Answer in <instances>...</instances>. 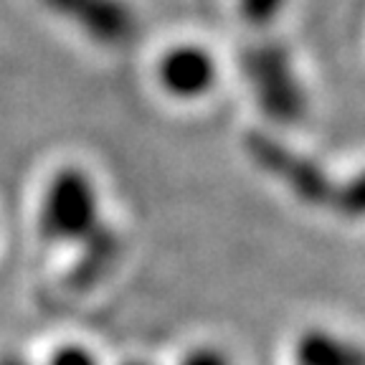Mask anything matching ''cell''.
Here are the masks:
<instances>
[{"label": "cell", "instance_id": "cell-1", "mask_svg": "<svg viewBox=\"0 0 365 365\" xmlns=\"http://www.w3.org/2000/svg\"><path fill=\"white\" fill-rule=\"evenodd\" d=\"M241 68L257 97L259 109L269 120L277 125L302 122L307 114V94L284 46L277 41L249 46L241 56Z\"/></svg>", "mask_w": 365, "mask_h": 365}, {"label": "cell", "instance_id": "cell-2", "mask_svg": "<svg viewBox=\"0 0 365 365\" xmlns=\"http://www.w3.org/2000/svg\"><path fill=\"white\" fill-rule=\"evenodd\" d=\"M102 226L99 193L91 175L81 168H61L48 180V188L41 203V234L48 241L89 239Z\"/></svg>", "mask_w": 365, "mask_h": 365}, {"label": "cell", "instance_id": "cell-3", "mask_svg": "<svg viewBox=\"0 0 365 365\" xmlns=\"http://www.w3.org/2000/svg\"><path fill=\"white\" fill-rule=\"evenodd\" d=\"M246 153L259 170L284 185L297 200L312 208H330L337 180H332L314 158L279 143L267 132H251L246 137Z\"/></svg>", "mask_w": 365, "mask_h": 365}, {"label": "cell", "instance_id": "cell-4", "mask_svg": "<svg viewBox=\"0 0 365 365\" xmlns=\"http://www.w3.org/2000/svg\"><path fill=\"white\" fill-rule=\"evenodd\" d=\"M41 3L102 48H125L140 34L137 13L127 0H41Z\"/></svg>", "mask_w": 365, "mask_h": 365}, {"label": "cell", "instance_id": "cell-5", "mask_svg": "<svg viewBox=\"0 0 365 365\" xmlns=\"http://www.w3.org/2000/svg\"><path fill=\"white\" fill-rule=\"evenodd\" d=\"M216 58L198 43L173 46L158 61V81L170 97L200 99L216 86Z\"/></svg>", "mask_w": 365, "mask_h": 365}, {"label": "cell", "instance_id": "cell-6", "mask_svg": "<svg viewBox=\"0 0 365 365\" xmlns=\"http://www.w3.org/2000/svg\"><path fill=\"white\" fill-rule=\"evenodd\" d=\"M294 365H365V348L327 330H307L297 337Z\"/></svg>", "mask_w": 365, "mask_h": 365}, {"label": "cell", "instance_id": "cell-7", "mask_svg": "<svg viewBox=\"0 0 365 365\" xmlns=\"http://www.w3.org/2000/svg\"><path fill=\"white\" fill-rule=\"evenodd\" d=\"M120 257V239L109 226H99L89 239L81 241V257L76 264L71 282L76 287H89L99 282Z\"/></svg>", "mask_w": 365, "mask_h": 365}, {"label": "cell", "instance_id": "cell-8", "mask_svg": "<svg viewBox=\"0 0 365 365\" xmlns=\"http://www.w3.org/2000/svg\"><path fill=\"white\" fill-rule=\"evenodd\" d=\"M330 208L345 218H365V168L335 185Z\"/></svg>", "mask_w": 365, "mask_h": 365}, {"label": "cell", "instance_id": "cell-9", "mask_svg": "<svg viewBox=\"0 0 365 365\" xmlns=\"http://www.w3.org/2000/svg\"><path fill=\"white\" fill-rule=\"evenodd\" d=\"M284 6L287 0H239L241 16L254 26H264V23L274 21Z\"/></svg>", "mask_w": 365, "mask_h": 365}, {"label": "cell", "instance_id": "cell-10", "mask_svg": "<svg viewBox=\"0 0 365 365\" xmlns=\"http://www.w3.org/2000/svg\"><path fill=\"white\" fill-rule=\"evenodd\" d=\"M46 365H99L91 350H86L84 345H61L53 350V355L48 358Z\"/></svg>", "mask_w": 365, "mask_h": 365}, {"label": "cell", "instance_id": "cell-11", "mask_svg": "<svg viewBox=\"0 0 365 365\" xmlns=\"http://www.w3.org/2000/svg\"><path fill=\"white\" fill-rule=\"evenodd\" d=\"M178 365H231L228 355L218 348H211V345H200V348H193L182 355Z\"/></svg>", "mask_w": 365, "mask_h": 365}, {"label": "cell", "instance_id": "cell-12", "mask_svg": "<svg viewBox=\"0 0 365 365\" xmlns=\"http://www.w3.org/2000/svg\"><path fill=\"white\" fill-rule=\"evenodd\" d=\"M0 365H26L21 358H3L0 360Z\"/></svg>", "mask_w": 365, "mask_h": 365}, {"label": "cell", "instance_id": "cell-13", "mask_svg": "<svg viewBox=\"0 0 365 365\" xmlns=\"http://www.w3.org/2000/svg\"><path fill=\"white\" fill-rule=\"evenodd\" d=\"M125 365H150V363H125Z\"/></svg>", "mask_w": 365, "mask_h": 365}]
</instances>
